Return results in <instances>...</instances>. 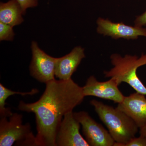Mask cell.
Listing matches in <instances>:
<instances>
[{
  "label": "cell",
  "mask_w": 146,
  "mask_h": 146,
  "mask_svg": "<svg viewBox=\"0 0 146 146\" xmlns=\"http://www.w3.org/2000/svg\"><path fill=\"white\" fill-rule=\"evenodd\" d=\"M44 93L37 101L26 103L21 101L18 108L35 115L36 134L35 146H56V138L64 115L73 112L85 96L82 87L72 78L53 80L46 84Z\"/></svg>",
  "instance_id": "obj_1"
},
{
  "label": "cell",
  "mask_w": 146,
  "mask_h": 146,
  "mask_svg": "<svg viewBox=\"0 0 146 146\" xmlns=\"http://www.w3.org/2000/svg\"><path fill=\"white\" fill-rule=\"evenodd\" d=\"M90 104L115 141L114 146H125L135 137L139 127L125 113L97 100H92Z\"/></svg>",
  "instance_id": "obj_2"
},
{
  "label": "cell",
  "mask_w": 146,
  "mask_h": 146,
  "mask_svg": "<svg viewBox=\"0 0 146 146\" xmlns=\"http://www.w3.org/2000/svg\"><path fill=\"white\" fill-rule=\"evenodd\" d=\"M113 65L110 70L104 71L105 77L115 80L118 85L123 82L127 83L136 92L146 95V87L137 75V69L146 65V54L140 57L137 56L126 55L123 57L118 54L110 56Z\"/></svg>",
  "instance_id": "obj_3"
},
{
  "label": "cell",
  "mask_w": 146,
  "mask_h": 146,
  "mask_svg": "<svg viewBox=\"0 0 146 146\" xmlns=\"http://www.w3.org/2000/svg\"><path fill=\"white\" fill-rule=\"evenodd\" d=\"M7 118L0 120V146H35V136L29 123L23 124V115L14 113Z\"/></svg>",
  "instance_id": "obj_4"
},
{
  "label": "cell",
  "mask_w": 146,
  "mask_h": 146,
  "mask_svg": "<svg viewBox=\"0 0 146 146\" xmlns=\"http://www.w3.org/2000/svg\"><path fill=\"white\" fill-rule=\"evenodd\" d=\"M76 119L82 125L85 140L91 146H114L115 142L107 131L85 111L73 112Z\"/></svg>",
  "instance_id": "obj_5"
},
{
  "label": "cell",
  "mask_w": 146,
  "mask_h": 146,
  "mask_svg": "<svg viewBox=\"0 0 146 146\" xmlns=\"http://www.w3.org/2000/svg\"><path fill=\"white\" fill-rule=\"evenodd\" d=\"M32 57L30 65L32 76L41 83L46 84L55 78L56 58L52 57L39 48L36 42H32Z\"/></svg>",
  "instance_id": "obj_6"
},
{
  "label": "cell",
  "mask_w": 146,
  "mask_h": 146,
  "mask_svg": "<svg viewBox=\"0 0 146 146\" xmlns=\"http://www.w3.org/2000/svg\"><path fill=\"white\" fill-rule=\"evenodd\" d=\"M80 125L73 112L65 114L56 134V146H90L80 133Z\"/></svg>",
  "instance_id": "obj_7"
},
{
  "label": "cell",
  "mask_w": 146,
  "mask_h": 146,
  "mask_svg": "<svg viewBox=\"0 0 146 146\" xmlns=\"http://www.w3.org/2000/svg\"><path fill=\"white\" fill-rule=\"evenodd\" d=\"M119 86L113 78H110L106 81L100 82L94 76H91L82 87L85 97H96L119 104L123 101L125 97L118 88Z\"/></svg>",
  "instance_id": "obj_8"
},
{
  "label": "cell",
  "mask_w": 146,
  "mask_h": 146,
  "mask_svg": "<svg viewBox=\"0 0 146 146\" xmlns=\"http://www.w3.org/2000/svg\"><path fill=\"white\" fill-rule=\"evenodd\" d=\"M97 32L104 36H111L117 39L123 38L136 39L139 36L146 37V28L127 25L123 23H115L102 18H99L97 21Z\"/></svg>",
  "instance_id": "obj_9"
},
{
  "label": "cell",
  "mask_w": 146,
  "mask_h": 146,
  "mask_svg": "<svg viewBox=\"0 0 146 146\" xmlns=\"http://www.w3.org/2000/svg\"><path fill=\"white\" fill-rule=\"evenodd\" d=\"M145 96L136 92L125 96L117 107L131 118L139 129L146 125Z\"/></svg>",
  "instance_id": "obj_10"
},
{
  "label": "cell",
  "mask_w": 146,
  "mask_h": 146,
  "mask_svg": "<svg viewBox=\"0 0 146 146\" xmlns=\"http://www.w3.org/2000/svg\"><path fill=\"white\" fill-rule=\"evenodd\" d=\"M85 57L84 49L75 47L70 52L62 57L56 58L55 76L60 80H68L77 69L82 60Z\"/></svg>",
  "instance_id": "obj_11"
},
{
  "label": "cell",
  "mask_w": 146,
  "mask_h": 146,
  "mask_svg": "<svg viewBox=\"0 0 146 146\" xmlns=\"http://www.w3.org/2000/svg\"><path fill=\"white\" fill-rule=\"evenodd\" d=\"M25 14L17 0H10L0 3V22L13 27L23 23Z\"/></svg>",
  "instance_id": "obj_12"
},
{
  "label": "cell",
  "mask_w": 146,
  "mask_h": 146,
  "mask_svg": "<svg viewBox=\"0 0 146 146\" xmlns=\"http://www.w3.org/2000/svg\"><path fill=\"white\" fill-rule=\"evenodd\" d=\"M39 93V90L36 89H33L29 92H21L13 91L7 89L3 86L1 83L0 84V117L1 118L9 117L13 114L11 109L9 108L5 107L6 101L7 98L13 95H21L23 96H33Z\"/></svg>",
  "instance_id": "obj_13"
},
{
  "label": "cell",
  "mask_w": 146,
  "mask_h": 146,
  "mask_svg": "<svg viewBox=\"0 0 146 146\" xmlns=\"http://www.w3.org/2000/svg\"><path fill=\"white\" fill-rule=\"evenodd\" d=\"M13 27L0 22V40L12 41L15 36Z\"/></svg>",
  "instance_id": "obj_14"
},
{
  "label": "cell",
  "mask_w": 146,
  "mask_h": 146,
  "mask_svg": "<svg viewBox=\"0 0 146 146\" xmlns=\"http://www.w3.org/2000/svg\"><path fill=\"white\" fill-rule=\"evenodd\" d=\"M20 4L25 14L27 9L36 7L38 5V0H17Z\"/></svg>",
  "instance_id": "obj_15"
},
{
  "label": "cell",
  "mask_w": 146,
  "mask_h": 146,
  "mask_svg": "<svg viewBox=\"0 0 146 146\" xmlns=\"http://www.w3.org/2000/svg\"><path fill=\"white\" fill-rule=\"evenodd\" d=\"M125 146H146V137L140 135L134 137L126 144Z\"/></svg>",
  "instance_id": "obj_16"
},
{
  "label": "cell",
  "mask_w": 146,
  "mask_h": 146,
  "mask_svg": "<svg viewBox=\"0 0 146 146\" xmlns=\"http://www.w3.org/2000/svg\"><path fill=\"white\" fill-rule=\"evenodd\" d=\"M134 26L143 27L146 26V10L143 14L138 16L134 21Z\"/></svg>",
  "instance_id": "obj_17"
},
{
  "label": "cell",
  "mask_w": 146,
  "mask_h": 146,
  "mask_svg": "<svg viewBox=\"0 0 146 146\" xmlns=\"http://www.w3.org/2000/svg\"><path fill=\"white\" fill-rule=\"evenodd\" d=\"M139 133L141 136L146 137V125L143 127L140 128Z\"/></svg>",
  "instance_id": "obj_18"
}]
</instances>
